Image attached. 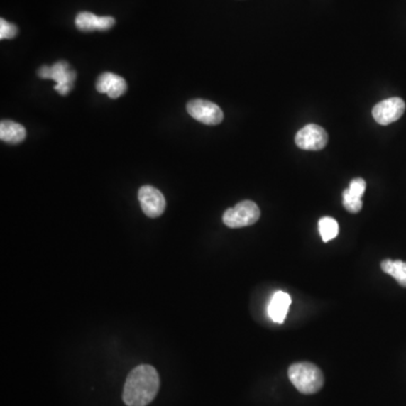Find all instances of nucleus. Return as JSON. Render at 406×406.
<instances>
[{
	"label": "nucleus",
	"instance_id": "1",
	"mask_svg": "<svg viewBox=\"0 0 406 406\" xmlns=\"http://www.w3.org/2000/svg\"><path fill=\"white\" fill-rule=\"evenodd\" d=\"M160 385V376L153 366H138L126 378L122 395L124 402L126 406H147L154 401Z\"/></svg>",
	"mask_w": 406,
	"mask_h": 406
},
{
	"label": "nucleus",
	"instance_id": "2",
	"mask_svg": "<svg viewBox=\"0 0 406 406\" xmlns=\"http://www.w3.org/2000/svg\"><path fill=\"white\" fill-rule=\"evenodd\" d=\"M289 379L302 394H315L324 385V376L317 366L310 363H297L288 371Z\"/></svg>",
	"mask_w": 406,
	"mask_h": 406
},
{
	"label": "nucleus",
	"instance_id": "3",
	"mask_svg": "<svg viewBox=\"0 0 406 406\" xmlns=\"http://www.w3.org/2000/svg\"><path fill=\"white\" fill-rule=\"evenodd\" d=\"M261 212L256 202L251 200L237 203L234 208L226 210L223 221L229 228H242L258 223Z\"/></svg>",
	"mask_w": 406,
	"mask_h": 406
},
{
	"label": "nucleus",
	"instance_id": "4",
	"mask_svg": "<svg viewBox=\"0 0 406 406\" xmlns=\"http://www.w3.org/2000/svg\"><path fill=\"white\" fill-rule=\"evenodd\" d=\"M39 76L43 79H53L55 82V89L60 95H68L74 86L76 72L70 69L66 61H58L51 67H42Z\"/></svg>",
	"mask_w": 406,
	"mask_h": 406
},
{
	"label": "nucleus",
	"instance_id": "5",
	"mask_svg": "<svg viewBox=\"0 0 406 406\" xmlns=\"http://www.w3.org/2000/svg\"><path fill=\"white\" fill-rule=\"evenodd\" d=\"M187 113L197 121L207 126H218L224 120V112L217 104L207 99H192L187 105Z\"/></svg>",
	"mask_w": 406,
	"mask_h": 406
},
{
	"label": "nucleus",
	"instance_id": "6",
	"mask_svg": "<svg viewBox=\"0 0 406 406\" xmlns=\"http://www.w3.org/2000/svg\"><path fill=\"white\" fill-rule=\"evenodd\" d=\"M329 136L325 129L317 124H307L297 132L295 141L304 150H322L327 146Z\"/></svg>",
	"mask_w": 406,
	"mask_h": 406
},
{
	"label": "nucleus",
	"instance_id": "7",
	"mask_svg": "<svg viewBox=\"0 0 406 406\" xmlns=\"http://www.w3.org/2000/svg\"><path fill=\"white\" fill-rule=\"evenodd\" d=\"M405 112V102L400 97H390L379 102L373 109L375 121L380 126H388L397 121Z\"/></svg>",
	"mask_w": 406,
	"mask_h": 406
},
{
	"label": "nucleus",
	"instance_id": "8",
	"mask_svg": "<svg viewBox=\"0 0 406 406\" xmlns=\"http://www.w3.org/2000/svg\"><path fill=\"white\" fill-rule=\"evenodd\" d=\"M138 199L141 202L143 214L149 218H157L164 214L166 200L160 190L150 185L141 187L138 191Z\"/></svg>",
	"mask_w": 406,
	"mask_h": 406
},
{
	"label": "nucleus",
	"instance_id": "9",
	"mask_svg": "<svg viewBox=\"0 0 406 406\" xmlns=\"http://www.w3.org/2000/svg\"><path fill=\"white\" fill-rule=\"evenodd\" d=\"M75 24H76V28L82 32L107 31L114 26L116 20L111 16H97L88 11H82L76 16Z\"/></svg>",
	"mask_w": 406,
	"mask_h": 406
},
{
	"label": "nucleus",
	"instance_id": "10",
	"mask_svg": "<svg viewBox=\"0 0 406 406\" xmlns=\"http://www.w3.org/2000/svg\"><path fill=\"white\" fill-rule=\"evenodd\" d=\"M97 89L99 93L107 94L110 99H116L126 93L128 85L124 78L120 77L118 75L104 72L97 79Z\"/></svg>",
	"mask_w": 406,
	"mask_h": 406
},
{
	"label": "nucleus",
	"instance_id": "11",
	"mask_svg": "<svg viewBox=\"0 0 406 406\" xmlns=\"http://www.w3.org/2000/svg\"><path fill=\"white\" fill-rule=\"evenodd\" d=\"M366 182L363 179L352 180L349 189L344 190V206L351 214H358L363 209V193L366 191Z\"/></svg>",
	"mask_w": 406,
	"mask_h": 406
},
{
	"label": "nucleus",
	"instance_id": "12",
	"mask_svg": "<svg viewBox=\"0 0 406 406\" xmlns=\"http://www.w3.org/2000/svg\"><path fill=\"white\" fill-rule=\"evenodd\" d=\"M290 304L291 298L287 292H283V291L275 292L270 300L269 306H268V314H269L270 319L275 323L282 324L285 317H287V314H288Z\"/></svg>",
	"mask_w": 406,
	"mask_h": 406
},
{
	"label": "nucleus",
	"instance_id": "13",
	"mask_svg": "<svg viewBox=\"0 0 406 406\" xmlns=\"http://www.w3.org/2000/svg\"><path fill=\"white\" fill-rule=\"evenodd\" d=\"M25 138H26V130L22 124L11 120H4L0 124V139L5 143L17 145L24 141Z\"/></svg>",
	"mask_w": 406,
	"mask_h": 406
},
{
	"label": "nucleus",
	"instance_id": "14",
	"mask_svg": "<svg viewBox=\"0 0 406 406\" xmlns=\"http://www.w3.org/2000/svg\"><path fill=\"white\" fill-rule=\"evenodd\" d=\"M382 270L387 275H392L402 287L406 288V262L385 260L382 262Z\"/></svg>",
	"mask_w": 406,
	"mask_h": 406
},
{
	"label": "nucleus",
	"instance_id": "15",
	"mask_svg": "<svg viewBox=\"0 0 406 406\" xmlns=\"http://www.w3.org/2000/svg\"><path fill=\"white\" fill-rule=\"evenodd\" d=\"M319 231L321 234L322 239L325 243L332 241L338 236L339 224L334 218L323 217L319 221Z\"/></svg>",
	"mask_w": 406,
	"mask_h": 406
},
{
	"label": "nucleus",
	"instance_id": "16",
	"mask_svg": "<svg viewBox=\"0 0 406 406\" xmlns=\"http://www.w3.org/2000/svg\"><path fill=\"white\" fill-rule=\"evenodd\" d=\"M17 33H18V28H17L16 25L11 24V23L7 22L4 18L0 20V39H14Z\"/></svg>",
	"mask_w": 406,
	"mask_h": 406
}]
</instances>
